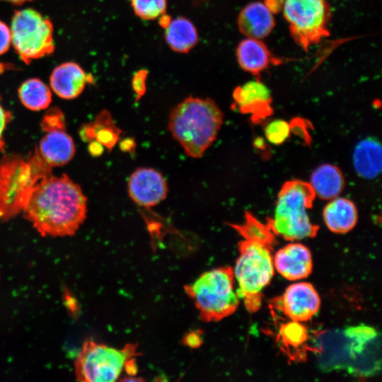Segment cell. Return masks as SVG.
<instances>
[{
    "label": "cell",
    "instance_id": "1",
    "mask_svg": "<svg viewBox=\"0 0 382 382\" xmlns=\"http://www.w3.org/2000/svg\"><path fill=\"white\" fill-rule=\"evenodd\" d=\"M22 212L42 236H70L86 218L87 198L66 174H50L34 186Z\"/></svg>",
    "mask_w": 382,
    "mask_h": 382
},
{
    "label": "cell",
    "instance_id": "2",
    "mask_svg": "<svg viewBox=\"0 0 382 382\" xmlns=\"http://www.w3.org/2000/svg\"><path fill=\"white\" fill-rule=\"evenodd\" d=\"M229 225L243 238L233 269L236 291L247 311L255 313L261 306L262 289L274 275L272 250L277 236L268 222L263 224L248 212L242 224Z\"/></svg>",
    "mask_w": 382,
    "mask_h": 382
},
{
    "label": "cell",
    "instance_id": "3",
    "mask_svg": "<svg viewBox=\"0 0 382 382\" xmlns=\"http://www.w3.org/2000/svg\"><path fill=\"white\" fill-rule=\"evenodd\" d=\"M223 120L213 100L190 96L172 109L168 129L188 156L197 158L215 141Z\"/></svg>",
    "mask_w": 382,
    "mask_h": 382
},
{
    "label": "cell",
    "instance_id": "4",
    "mask_svg": "<svg viewBox=\"0 0 382 382\" xmlns=\"http://www.w3.org/2000/svg\"><path fill=\"white\" fill-rule=\"evenodd\" d=\"M52 174V167L41 157L37 148L26 158L4 154L0 158V221L23 211L37 183Z\"/></svg>",
    "mask_w": 382,
    "mask_h": 382
},
{
    "label": "cell",
    "instance_id": "5",
    "mask_svg": "<svg viewBox=\"0 0 382 382\" xmlns=\"http://www.w3.org/2000/svg\"><path fill=\"white\" fill-rule=\"evenodd\" d=\"M315 197L309 183L296 179L286 181L277 195L274 216L267 219L275 235L287 241L316 236L319 227L308 214Z\"/></svg>",
    "mask_w": 382,
    "mask_h": 382
},
{
    "label": "cell",
    "instance_id": "6",
    "mask_svg": "<svg viewBox=\"0 0 382 382\" xmlns=\"http://www.w3.org/2000/svg\"><path fill=\"white\" fill-rule=\"evenodd\" d=\"M193 301L202 321H219L233 314L240 298L235 289V276L231 267L215 268L202 273L184 286Z\"/></svg>",
    "mask_w": 382,
    "mask_h": 382
},
{
    "label": "cell",
    "instance_id": "7",
    "mask_svg": "<svg viewBox=\"0 0 382 382\" xmlns=\"http://www.w3.org/2000/svg\"><path fill=\"white\" fill-rule=\"evenodd\" d=\"M139 354L136 344L128 343L117 349L88 340L75 359L76 379L83 382L115 381L123 371L134 376L137 373L135 357Z\"/></svg>",
    "mask_w": 382,
    "mask_h": 382
},
{
    "label": "cell",
    "instance_id": "8",
    "mask_svg": "<svg viewBox=\"0 0 382 382\" xmlns=\"http://www.w3.org/2000/svg\"><path fill=\"white\" fill-rule=\"evenodd\" d=\"M11 45L25 64L52 54L54 51V29L51 21L37 11H16L10 27Z\"/></svg>",
    "mask_w": 382,
    "mask_h": 382
},
{
    "label": "cell",
    "instance_id": "9",
    "mask_svg": "<svg viewBox=\"0 0 382 382\" xmlns=\"http://www.w3.org/2000/svg\"><path fill=\"white\" fill-rule=\"evenodd\" d=\"M281 11L292 39L305 51L330 35L328 0H283Z\"/></svg>",
    "mask_w": 382,
    "mask_h": 382
},
{
    "label": "cell",
    "instance_id": "10",
    "mask_svg": "<svg viewBox=\"0 0 382 382\" xmlns=\"http://www.w3.org/2000/svg\"><path fill=\"white\" fill-rule=\"evenodd\" d=\"M128 194L137 204L151 207L164 200L168 185L163 175L151 168H138L129 176Z\"/></svg>",
    "mask_w": 382,
    "mask_h": 382
},
{
    "label": "cell",
    "instance_id": "11",
    "mask_svg": "<svg viewBox=\"0 0 382 382\" xmlns=\"http://www.w3.org/2000/svg\"><path fill=\"white\" fill-rule=\"evenodd\" d=\"M280 308L292 321L310 320L318 311L320 297L312 284L299 282L290 285L280 299Z\"/></svg>",
    "mask_w": 382,
    "mask_h": 382
},
{
    "label": "cell",
    "instance_id": "12",
    "mask_svg": "<svg viewBox=\"0 0 382 382\" xmlns=\"http://www.w3.org/2000/svg\"><path fill=\"white\" fill-rule=\"evenodd\" d=\"M233 98L238 110L250 115L253 122H259L272 113L270 91L257 78L236 87Z\"/></svg>",
    "mask_w": 382,
    "mask_h": 382
},
{
    "label": "cell",
    "instance_id": "13",
    "mask_svg": "<svg viewBox=\"0 0 382 382\" xmlns=\"http://www.w3.org/2000/svg\"><path fill=\"white\" fill-rule=\"evenodd\" d=\"M236 56L241 68L257 77L270 66L285 61L274 55L262 40L250 37H245L238 43Z\"/></svg>",
    "mask_w": 382,
    "mask_h": 382
},
{
    "label": "cell",
    "instance_id": "14",
    "mask_svg": "<svg viewBox=\"0 0 382 382\" xmlns=\"http://www.w3.org/2000/svg\"><path fill=\"white\" fill-rule=\"evenodd\" d=\"M273 262L277 271L291 281L307 277L313 269L310 250L300 243H290L279 250Z\"/></svg>",
    "mask_w": 382,
    "mask_h": 382
},
{
    "label": "cell",
    "instance_id": "15",
    "mask_svg": "<svg viewBox=\"0 0 382 382\" xmlns=\"http://www.w3.org/2000/svg\"><path fill=\"white\" fill-rule=\"evenodd\" d=\"M237 23L240 32L246 37L263 40L274 28L275 18L263 1H256L241 10Z\"/></svg>",
    "mask_w": 382,
    "mask_h": 382
},
{
    "label": "cell",
    "instance_id": "16",
    "mask_svg": "<svg viewBox=\"0 0 382 382\" xmlns=\"http://www.w3.org/2000/svg\"><path fill=\"white\" fill-rule=\"evenodd\" d=\"M90 81H92L91 76L78 64L72 62L56 66L50 76L52 91L59 97L66 100L77 98Z\"/></svg>",
    "mask_w": 382,
    "mask_h": 382
},
{
    "label": "cell",
    "instance_id": "17",
    "mask_svg": "<svg viewBox=\"0 0 382 382\" xmlns=\"http://www.w3.org/2000/svg\"><path fill=\"white\" fill-rule=\"evenodd\" d=\"M37 150L49 166L56 167L69 163L74 156L76 148L72 138L65 129H57L46 133Z\"/></svg>",
    "mask_w": 382,
    "mask_h": 382
},
{
    "label": "cell",
    "instance_id": "18",
    "mask_svg": "<svg viewBox=\"0 0 382 382\" xmlns=\"http://www.w3.org/2000/svg\"><path fill=\"white\" fill-rule=\"evenodd\" d=\"M353 166L361 178L372 180L377 178L382 169V148L374 137L360 140L355 146L352 156Z\"/></svg>",
    "mask_w": 382,
    "mask_h": 382
},
{
    "label": "cell",
    "instance_id": "19",
    "mask_svg": "<svg viewBox=\"0 0 382 382\" xmlns=\"http://www.w3.org/2000/svg\"><path fill=\"white\" fill-rule=\"evenodd\" d=\"M323 216L329 230L336 233H345L355 226L358 212L352 201L338 196L329 200L323 209Z\"/></svg>",
    "mask_w": 382,
    "mask_h": 382
},
{
    "label": "cell",
    "instance_id": "20",
    "mask_svg": "<svg viewBox=\"0 0 382 382\" xmlns=\"http://www.w3.org/2000/svg\"><path fill=\"white\" fill-rule=\"evenodd\" d=\"M122 130L115 125L110 113L101 111L95 120L83 125L80 129L81 139L87 141H95L109 151L118 141Z\"/></svg>",
    "mask_w": 382,
    "mask_h": 382
},
{
    "label": "cell",
    "instance_id": "21",
    "mask_svg": "<svg viewBox=\"0 0 382 382\" xmlns=\"http://www.w3.org/2000/svg\"><path fill=\"white\" fill-rule=\"evenodd\" d=\"M316 196L330 200L338 197L345 186V178L340 168L324 163L317 167L311 175L310 183Z\"/></svg>",
    "mask_w": 382,
    "mask_h": 382
},
{
    "label": "cell",
    "instance_id": "22",
    "mask_svg": "<svg viewBox=\"0 0 382 382\" xmlns=\"http://www.w3.org/2000/svg\"><path fill=\"white\" fill-rule=\"evenodd\" d=\"M165 38L169 47L178 52H187L198 41V35L193 23L184 17L169 21L165 26Z\"/></svg>",
    "mask_w": 382,
    "mask_h": 382
},
{
    "label": "cell",
    "instance_id": "23",
    "mask_svg": "<svg viewBox=\"0 0 382 382\" xmlns=\"http://www.w3.org/2000/svg\"><path fill=\"white\" fill-rule=\"evenodd\" d=\"M21 103L30 110L46 109L52 101L50 88L39 79H29L18 90Z\"/></svg>",
    "mask_w": 382,
    "mask_h": 382
},
{
    "label": "cell",
    "instance_id": "24",
    "mask_svg": "<svg viewBox=\"0 0 382 382\" xmlns=\"http://www.w3.org/2000/svg\"><path fill=\"white\" fill-rule=\"evenodd\" d=\"M137 16L145 20H154L163 16L166 10V0H130Z\"/></svg>",
    "mask_w": 382,
    "mask_h": 382
},
{
    "label": "cell",
    "instance_id": "25",
    "mask_svg": "<svg viewBox=\"0 0 382 382\" xmlns=\"http://www.w3.org/2000/svg\"><path fill=\"white\" fill-rule=\"evenodd\" d=\"M291 126L283 120H274L268 122L265 129L267 141L274 145L283 144L289 137Z\"/></svg>",
    "mask_w": 382,
    "mask_h": 382
},
{
    "label": "cell",
    "instance_id": "26",
    "mask_svg": "<svg viewBox=\"0 0 382 382\" xmlns=\"http://www.w3.org/2000/svg\"><path fill=\"white\" fill-rule=\"evenodd\" d=\"M65 117L62 112L56 108L50 109L41 122L42 131L47 132L57 129H65Z\"/></svg>",
    "mask_w": 382,
    "mask_h": 382
},
{
    "label": "cell",
    "instance_id": "27",
    "mask_svg": "<svg viewBox=\"0 0 382 382\" xmlns=\"http://www.w3.org/2000/svg\"><path fill=\"white\" fill-rule=\"evenodd\" d=\"M281 335L284 340L292 345H298L306 339L304 328L299 322L292 321L281 328Z\"/></svg>",
    "mask_w": 382,
    "mask_h": 382
},
{
    "label": "cell",
    "instance_id": "28",
    "mask_svg": "<svg viewBox=\"0 0 382 382\" xmlns=\"http://www.w3.org/2000/svg\"><path fill=\"white\" fill-rule=\"evenodd\" d=\"M13 115L11 112L6 109L1 103V97L0 96V153L5 149L6 143L4 133L8 123L12 120Z\"/></svg>",
    "mask_w": 382,
    "mask_h": 382
},
{
    "label": "cell",
    "instance_id": "29",
    "mask_svg": "<svg viewBox=\"0 0 382 382\" xmlns=\"http://www.w3.org/2000/svg\"><path fill=\"white\" fill-rule=\"evenodd\" d=\"M11 45L10 28L0 20V55L6 53Z\"/></svg>",
    "mask_w": 382,
    "mask_h": 382
},
{
    "label": "cell",
    "instance_id": "30",
    "mask_svg": "<svg viewBox=\"0 0 382 382\" xmlns=\"http://www.w3.org/2000/svg\"><path fill=\"white\" fill-rule=\"evenodd\" d=\"M263 1L274 14L281 11L283 0H263Z\"/></svg>",
    "mask_w": 382,
    "mask_h": 382
},
{
    "label": "cell",
    "instance_id": "31",
    "mask_svg": "<svg viewBox=\"0 0 382 382\" xmlns=\"http://www.w3.org/2000/svg\"><path fill=\"white\" fill-rule=\"evenodd\" d=\"M103 146L99 143L93 141H90L88 146L89 152L93 156H100L103 152Z\"/></svg>",
    "mask_w": 382,
    "mask_h": 382
},
{
    "label": "cell",
    "instance_id": "32",
    "mask_svg": "<svg viewBox=\"0 0 382 382\" xmlns=\"http://www.w3.org/2000/svg\"><path fill=\"white\" fill-rule=\"evenodd\" d=\"M135 146L133 139H127L120 143V148L123 151H131Z\"/></svg>",
    "mask_w": 382,
    "mask_h": 382
},
{
    "label": "cell",
    "instance_id": "33",
    "mask_svg": "<svg viewBox=\"0 0 382 382\" xmlns=\"http://www.w3.org/2000/svg\"><path fill=\"white\" fill-rule=\"evenodd\" d=\"M11 3L14 5H21L25 2L32 1L33 0H0Z\"/></svg>",
    "mask_w": 382,
    "mask_h": 382
}]
</instances>
